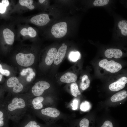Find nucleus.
Instances as JSON below:
<instances>
[{
    "mask_svg": "<svg viewBox=\"0 0 127 127\" xmlns=\"http://www.w3.org/2000/svg\"><path fill=\"white\" fill-rule=\"evenodd\" d=\"M99 65L107 71L113 73L118 72L122 67L119 63L113 60L108 61L106 59L100 60L99 62Z\"/></svg>",
    "mask_w": 127,
    "mask_h": 127,
    "instance_id": "f257e3e1",
    "label": "nucleus"
},
{
    "mask_svg": "<svg viewBox=\"0 0 127 127\" xmlns=\"http://www.w3.org/2000/svg\"><path fill=\"white\" fill-rule=\"evenodd\" d=\"M35 57L32 53L24 54L20 53L17 54L16 56L17 63L20 65L24 67L30 66L34 63Z\"/></svg>",
    "mask_w": 127,
    "mask_h": 127,
    "instance_id": "f03ea898",
    "label": "nucleus"
},
{
    "mask_svg": "<svg viewBox=\"0 0 127 127\" xmlns=\"http://www.w3.org/2000/svg\"><path fill=\"white\" fill-rule=\"evenodd\" d=\"M67 24L64 22H61L54 24L52 26L51 32L55 37L60 38L64 36L67 32Z\"/></svg>",
    "mask_w": 127,
    "mask_h": 127,
    "instance_id": "7ed1b4c3",
    "label": "nucleus"
},
{
    "mask_svg": "<svg viewBox=\"0 0 127 127\" xmlns=\"http://www.w3.org/2000/svg\"><path fill=\"white\" fill-rule=\"evenodd\" d=\"M49 84L44 81H40L36 83L33 87L32 91L33 95L35 96L41 95L45 90L50 87Z\"/></svg>",
    "mask_w": 127,
    "mask_h": 127,
    "instance_id": "20e7f679",
    "label": "nucleus"
},
{
    "mask_svg": "<svg viewBox=\"0 0 127 127\" xmlns=\"http://www.w3.org/2000/svg\"><path fill=\"white\" fill-rule=\"evenodd\" d=\"M50 19L48 15L42 14L34 16L30 20L32 24L39 26L45 25L49 22Z\"/></svg>",
    "mask_w": 127,
    "mask_h": 127,
    "instance_id": "39448f33",
    "label": "nucleus"
},
{
    "mask_svg": "<svg viewBox=\"0 0 127 127\" xmlns=\"http://www.w3.org/2000/svg\"><path fill=\"white\" fill-rule=\"evenodd\" d=\"M7 84L8 87H13V91L15 93L21 91L23 88L22 84L20 82L18 79L15 77L9 78L7 80Z\"/></svg>",
    "mask_w": 127,
    "mask_h": 127,
    "instance_id": "423d86ee",
    "label": "nucleus"
},
{
    "mask_svg": "<svg viewBox=\"0 0 127 127\" xmlns=\"http://www.w3.org/2000/svg\"><path fill=\"white\" fill-rule=\"evenodd\" d=\"M127 82V77H122L116 81L111 84L109 86V88L112 91H118L124 88Z\"/></svg>",
    "mask_w": 127,
    "mask_h": 127,
    "instance_id": "0eeeda50",
    "label": "nucleus"
},
{
    "mask_svg": "<svg viewBox=\"0 0 127 127\" xmlns=\"http://www.w3.org/2000/svg\"><path fill=\"white\" fill-rule=\"evenodd\" d=\"M25 106L24 101L22 99L16 97L12 100L11 103L9 104L8 108L10 111H13L17 109H21Z\"/></svg>",
    "mask_w": 127,
    "mask_h": 127,
    "instance_id": "6e6552de",
    "label": "nucleus"
},
{
    "mask_svg": "<svg viewBox=\"0 0 127 127\" xmlns=\"http://www.w3.org/2000/svg\"><path fill=\"white\" fill-rule=\"evenodd\" d=\"M67 48V46L66 44L62 45L59 48L54 61L55 64L58 65L62 62L65 56Z\"/></svg>",
    "mask_w": 127,
    "mask_h": 127,
    "instance_id": "1a4fd4ad",
    "label": "nucleus"
},
{
    "mask_svg": "<svg viewBox=\"0 0 127 127\" xmlns=\"http://www.w3.org/2000/svg\"><path fill=\"white\" fill-rule=\"evenodd\" d=\"M105 56L108 58L114 57L119 58L122 56L123 53L120 49L116 48H109L106 50L105 52Z\"/></svg>",
    "mask_w": 127,
    "mask_h": 127,
    "instance_id": "9d476101",
    "label": "nucleus"
},
{
    "mask_svg": "<svg viewBox=\"0 0 127 127\" xmlns=\"http://www.w3.org/2000/svg\"><path fill=\"white\" fill-rule=\"evenodd\" d=\"M57 52L56 49L55 48H51L48 50L45 60L46 64L50 65L54 61Z\"/></svg>",
    "mask_w": 127,
    "mask_h": 127,
    "instance_id": "9b49d317",
    "label": "nucleus"
},
{
    "mask_svg": "<svg viewBox=\"0 0 127 127\" xmlns=\"http://www.w3.org/2000/svg\"><path fill=\"white\" fill-rule=\"evenodd\" d=\"M77 79V76L76 74L72 72H68L63 75L60 79L62 82L70 83L75 82Z\"/></svg>",
    "mask_w": 127,
    "mask_h": 127,
    "instance_id": "f8f14e48",
    "label": "nucleus"
},
{
    "mask_svg": "<svg viewBox=\"0 0 127 127\" xmlns=\"http://www.w3.org/2000/svg\"><path fill=\"white\" fill-rule=\"evenodd\" d=\"M43 114L52 118H56L60 114L59 111L55 108L48 107L43 109L41 110Z\"/></svg>",
    "mask_w": 127,
    "mask_h": 127,
    "instance_id": "ddd939ff",
    "label": "nucleus"
},
{
    "mask_svg": "<svg viewBox=\"0 0 127 127\" xmlns=\"http://www.w3.org/2000/svg\"><path fill=\"white\" fill-rule=\"evenodd\" d=\"M3 36L6 43L9 45L13 44L14 40V33L8 28L4 29L3 32Z\"/></svg>",
    "mask_w": 127,
    "mask_h": 127,
    "instance_id": "4468645a",
    "label": "nucleus"
},
{
    "mask_svg": "<svg viewBox=\"0 0 127 127\" xmlns=\"http://www.w3.org/2000/svg\"><path fill=\"white\" fill-rule=\"evenodd\" d=\"M127 96V91L125 90H123L114 95L111 98V100L113 102H117L124 99Z\"/></svg>",
    "mask_w": 127,
    "mask_h": 127,
    "instance_id": "2eb2a0df",
    "label": "nucleus"
},
{
    "mask_svg": "<svg viewBox=\"0 0 127 127\" xmlns=\"http://www.w3.org/2000/svg\"><path fill=\"white\" fill-rule=\"evenodd\" d=\"M44 100V98L41 96L38 97L34 99L32 102L34 108L37 110L42 108L43 106L41 102L43 101Z\"/></svg>",
    "mask_w": 127,
    "mask_h": 127,
    "instance_id": "dca6fc26",
    "label": "nucleus"
},
{
    "mask_svg": "<svg viewBox=\"0 0 127 127\" xmlns=\"http://www.w3.org/2000/svg\"><path fill=\"white\" fill-rule=\"evenodd\" d=\"M90 81L89 79L88 76L86 75H83L81 79L80 87L82 90H84L89 86Z\"/></svg>",
    "mask_w": 127,
    "mask_h": 127,
    "instance_id": "f3484780",
    "label": "nucleus"
},
{
    "mask_svg": "<svg viewBox=\"0 0 127 127\" xmlns=\"http://www.w3.org/2000/svg\"><path fill=\"white\" fill-rule=\"evenodd\" d=\"M118 26L121 30L122 34L124 36L127 35V21L122 20L120 21L118 24Z\"/></svg>",
    "mask_w": 127,
    "mask_h": 127,
    "instance_id": "a211bd4d",
    "label": "nucleus"
},
{
    "mask_svg": "<svg viewBox=\"0 0 127 127\" xmlns=\"http://www.w3.org/2000/svg\"><path fill=\"white\" fill-rule=\"evenodd\" d=\"M70 87L71 93L74 96L77 97L78 95L81 94L78 86L76 82L72 83L70 85Z\"/></svg>",
    "mask_w": 127,
    "mask_h": 127,
    "instance_id": "6ab92c4d",
    "label": "nucleus"
},
{
    "mask_svg": "<svg viewBox=\"0 0 127 127\" xmlns=\"http://www.w3.org/2000/svg\"><path fill=\"white\" fill-rule=\"evenodd\" d=\"M19 2L20 4L26 7L30 10H33L35 8V6L32 5L33 3L32 0H20Z\"/></svg>",
    "mask_w": 127,
    "mask_h": 127,
    "instance_id": "aec40b11",
    "label": "nucleus"
},
{
    "mask_svg": "<svg viewBox=\"0 0 127 127\" xmlns=\"http://www.w3.org/2000/svg\"><path fill=\"white\" fill-rule=\"evenodd\" d=\"M80 57V54L78 52H71L69 54L68 58L69 60L73 62H75L78 60Z\"/></svg>",
    "mask_w": 127,
    "mask_h": 127,
    "instance_id": "412c9836",
    "label": "nucleus"
},
{
    "mask_svg": "<svg viewBox=\"0 0 127 127\" xmlns=\"http://www.w3.org/2000/svg\"><path fill=\"white\" fill-rule=\"evenodd\" d=\"M91 106L89 103L87 101L83 102L80 106L81 110L83 111H88L90 108Z\"/></svg>",
    "mask_w": 127,
    "mask_h": 127,
    "instance_id": "4be33fe9",
    "label": "nucleus"
},
{
    "mask_svg": "<svg viewBox=\"0 0 127 127\" xmlns=\"http://www.w3.org/2000/svg\"><path fill=\"white\" fill-rule=\"evenodd\" d=\"M36 31L31 27H29L28 29H26V35H28L32 37H34L36 36Z\"/></svg>",
    "mask_w": 127,
    "mask_h": 127,
    "instance_id": "5701e85b",
    "label": "nucleus"
},
{
    "mask_svg": "<svg viewBox=\"0 0 127 127\" xmlns=\"http://www.w3.org/2000/svg\"><path fill=\"white\" fill-rule=\"evenodd\" d=\"M109 0H96L93 2V5L96 6H102L107 4Z\"/></svg>",
    "mask_w": 127,
    "mask_h": 127,
    "instance_id": "b1692460",
    "label": "nucleus"
},
{
    "mask_svg": "<svg viewBox=\"0 0 127 127\" xmlns=\"http://www.w3.org/2000/svg\"><path fill=\"white\" fill-rule=\"evenodd\" d=\"M99 127H114L112 123L109 120L105 121Z\"/></svg>",
    "mask_w": 127,
    "mask_h": 127,
    "instance_id": "393cba45",
    "label": "nucleus"
},
{
    "mask_svg": "<svg viewBox=\"0 0 127 127\" xmlns=\"http://www.w3.org/2000/svg\"><path fill=\"white\" fill-rule=\"evenodd\" d=\"M24 127H41L37 125L36 122L34 121H31L29 122Z\"/></svg>",
    "mask_w": 127,
    "mask_h": 127,
    "instance_id": "a878e982",
    "label": "nucleus"
},
{
    "mask_svg": "<svg viewBox=\"0 0 127 127\" xmlns=\"http://www.w3.org/2000/svg\"><path fill=\"white\" fill-rule=\"evenodd\" d=\"M0 73L3 75L7 76H9L10 74L9 71L6 69H3L1 65L0 64Z\"/></svg>",
    "mask_w": 127,
    "mask_h": 127,
    "instance_id": "bb28decb",
    "label": "nucleus"
},
{
    "mask_svg": "<svg viewBox=\"0 0 127 127\" xmlns=\"http://www.w3.org/2000/svg\"><path fill=\"white\" fill-rule=\"evenodd\" d=\"M6 10V7L1 3H0V13L3 14L4 13Z\"/></svg>",
    "mask_w": 127,
    "mask_h": 127,
    "instance_id": "cd10ccee",
    "label": "nucleus"
},
{
    "mask_svg": "<svg viewBox=\"0 0 127 127\" xmlns=\"http://www.w3.org/2000/svg\"><path fill=\"white\" fill-rule=\"evenodd\" d=\"M78 101L76 99L74 100L72 103L71 106L72 107V109L74 110H76L77 108Z\"/></svg>",
    "mask_w": 127,
    "mask_h": 127,
    "instance_id": "c85d7f7f",
    "label": "nucleus"
},
{
    "mask_svg": "<svg viewBox=\"0 0 127 127\" xmlns=\"http://www.w3.org/2000/svg\"><path fill=\"white\" fill-rule=\"evenodd\" d=\"M33 71V70L32 68H28L26 69H23L22 71L25 73H27V72H30Z\"/></svg>",
    "mask_w": 127,
    "mask_h": 127,
    "instance_id": "c756f323",
    "label": "nucleus"
},
{
    "mask_svg": "<svg viewBox=\"0 0 127 127\" xmlns=\"http://www.w3.org/2000/svg\"><path fill=\"white\" fill-rule=\"evenodd\" d=\"M1 3L6 7L8 6L9 4V2L8 0H3L2 1Z\"/></svg>",
    "mask_w": 127,
    "mask_h": 127,
    "instance_id": "7c9ffc66",
    "label": "nucleus"
},
{
    "mask_svg": "<svg viewBox=\"0 0 127 127\" xmlns=\"http://www.w3.org/2000/svg\"><path fill=\"white\" fill-rule=\"evenodd\" d=\"M35 74L33 71L29 72V75H28L31 79H32L35 76Z\"/></svg>",
    "mask_w": 127,
    "mask_h": 127,
    "instance_id": "2f4dec72",
    "label": "nucleus"
},
{
    "mask_svg": "<svg viewBox=\"0 0 127 127\" xmlns=\"http://www.w3.org/2000/svg\"><path fill=\"white\" fill-rule=\"evenodd\" d=\"M4 125V122L3 120H0V127H1Z\"/></svg>",
    "mask_w": 127,
    "mask_h": 127,
    "instance_id": "473e14b6",
    "label": "nucleus"
},
{
    "mask_svg": "<svg viewBox=\"0 0 127 127\" xmlns=\"http://www.w3.org/2000/svg\"><path fill=\"white\" fill-rule=\"evenodd\" d=\"M32 79L28 76L27 77L26 80L28 82H30L32 80Z\"/></svg>",
    "mask_w": 127,
    "mask_h": 127,
    "instance_id": "72a5a7b5",
    "label": "nucleus"
},
{
    "mask_svg": "<svg viewBox=\"0 0 127 127\" xmlns=\"http://www.w3.org/2000/svg\"><path fill=\"white\" fill-rule=\"evenodd\" d=\"M27 73H25L23 72L22 71L20 73V74L22 75H24L27 74Z\"/></svg>",
    "mask_w": 127,
    "mask_h": 127,
    "instance_id": "f704fd0d",
    "label": "nucleus"
},
{
    "mask_svg": "<svg viewBox=\"0 0 127 127\" xmlns=\"http://www.w3.org/2000/svg\"><path fill=\"white\" fill-rule=\"evenodd\" d=\"M45 0H39V1L40 3L42 4L45 1Z\"/></svg>",
    "mask_w": 127,
    "mask_h": 127,
    "instance_id": "c9c22d12",
    "label": "nucleus"
},
{
    "mask_svg": "<svg viewBox=\"0 0 127 127\" xmlns=\"http://www.w3.org/2000/svg\"><path fill=\"white\" fill-rule=\"evenodd\" d=\"M2 75H1L0 74V81L2 79Z\"/></svg>",
    "mask_w": 127,
    "mask_h": 127,
    "instance_id": "e433bc0d",
    "label": "nucleus"
},
{
    "mask_svg": "<svg viewBox=\"0 0 127 127\" xmlns=\"http://www.w3.org/2000/svg\"><path fill=\"white\" fill-rule=\"evenodd\" d=\"M4 119V118L3 117H2V118H0V120H3Z\"/></svg>",
    "mask_w": 127,
    "mask_h": 127,
    "instance_id": "4c0bfd02",
    "label": "nucleus"
},
{
    "mask_svg": "<svg viewBox=\"0 0 127 127\" xmlns=\"http://www.w3.org/2000/svg\"><path fill=\"white\" fill-rule=\"evenodd\" d=\"M65 44L64 43H63L62 44V45H64Z\"/></svg>",
    "mask_w": 127,
    "mask_h": 127,
    "instance_id": "58836bf2",
    "label": "nucleus"
}]
</instances>
